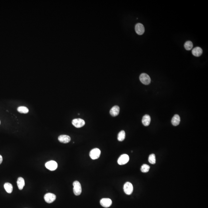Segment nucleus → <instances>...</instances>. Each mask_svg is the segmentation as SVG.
I'll return each mask as SVG.
<instances>
[{
	"label": "nucleus",
	"instance_id": "f257e3e1",
	"mask_svg": "<svg viewBox=\"0 0 208 208\" xmlns=\"http://www.w3.org/2000/svg\"><path fill=\"white\" fill-rule=\"evenodd\" d=\"M73 192L76 196H79L82 192L81 184L78 181H75L73 183Z\"/></svg>",
	"mask_w": 208,
	"mask_h": 208
},
{
	"label": "nucleus",
	"instance_id": "f03ea898",
	"mask_svg": "<svg viewBox=\"0 0 208 208\" xmlns=\"http://www.w3.org/2000/svg\"><path fill=\"white\" fill-rule=\"evenodd\" d=\"M101 151L98 148H95L91 151L90 153V156L92 160L98 159L101 155Z\"/></svg>",
	"mask_w": 208,
	"mask_h": 208
},
{
	"label": "nucleus",
	"instance_id": "7ed1b4c3",
	"mask_svg": "<svg viewBox=\"0 0 208 208\" xmlns=\"http://www.w3.org/2000/svg\"><path fill=\"white\" fill-rule=\"evenodd\" d=\"M140 81L143 84L148 85L150 83L151 78L146 73H142L139 76Z\"/></svg>",
	"mask_w": 208,
	"mask_h": 208
},
{
	"label": "nucleus",
	"instance_id": "20e7f679",
	"mask_svg": "<svg viewBox=\"0 0 208 208\" xmlns=\"http://www.w3.org/2000/svg\"><path fill=\"white\" fill-rule=\"evenodd\" d=\"M46 168L51 171L55 170L58 168V165L57 163L55 161L51 160L47 162L45 164Z\"/></svg>",
	"mask_w": 208,
	"mask_h": 208
},
{
	"label": "nucleus",
	"instance_id": "39448f33",
	"mask_svg": "<svg viewBox=\"0 0 208 208\" xmlns=\"http://www.w3.org/2000/svg\"><path fill=\"white\" fill-rule=\"evenodd\" d=\"M123 189L126 194L128 195H131L133 193V185L130 182H126L123 186Z\"/></svg>",
	"mask_w": 208,
	"mask_h": 208
},
{
	"label": "nucleus",
	"instance_id": "423d86ee",
	"mask_svg": "<svg viewBox=\"0 0 208 208\" xmlns=\"http://www.w3.org/2000/svg\"><path fill=\"white\" fill-rule=\"evenodd\" d=\"M72 125L77 128H80L84 125L85 121L81 118L75 119L72 122Z\"/></svg>",
	"mask_w": 208,
	"mask_h": 208
},
{
	"label": "nucleus",
	"instance_id": "0eeeda50",
	"mask_svg": "<svg viewBox=\"0 0 208 208\" xmlns=\"http://www.w3.org/2000/svg\"><path fill=\"white\" fill-rule=\"evenodd\" d=\"M129 157L126 154L122 155L118 160V164L119 165H124L127 163L129 161Z\"/></svg>",
	"mask_w": 208,
	"mask_h": 208
},
{
	"label": "nucleus",
	"instance_id": "6e6552de",
	"mask_svg": "<svg viewBox=\"0 0 208 208\" xmlns=\"http://www.w3.org/2000/svg\"><path fill=\"white\" fill-rule=\"evenodd\" d=\"M56 196L55 194L52 193H47L44 196V199L47 203L50 204L55 200Z\"/></svg>",
	"mask_w": 208,
	"mask_h": 208
},
{
	"label": "nucleus",
	"instance_id": "1a4fd4ad",
	"mask_svg": "<svg viewBox=\"0 0 208 208\" xmlns=\"http://www.w3.org/2000/svg\"><path fill=\"white\" fill-rule=\"evenodd\" d=\"M100 203L102 207L108 208L111 206L112 202L110 198H103L100 200Z\"/></svg>",
	"mask_w": 208,
	"mask_h": 208
},
{
	"label": "nucleus",
	"instance_id": "9d476101",
	"mask_svg": "<svg viewBox=\"0 0 208 208\" xmlns=\"http://www.w3.org/2000/svg\"><path fill=\"white\" fill-rule=\"evenodd\" d=\"M135 31L138 35H142L145 32V28L142 24L137 23L135 25Z\"/></svg>",
	"mask_w": 208,
	"mask_h": 208
},
{
	"label": "nucleus",
	"instance_id": "9b49d317",
	"mask_svg": "<svg viewBox=\"0 0 208 208\" xmlns=\"http://www.w3.org/2000/svg\"><path fill=\"white\" fill-rule=\"evenodd\" d=\"M58 140L60 142L63 143H67L71 141V138L67 135H61L58 137Z\"/></svg>",
	"mask_w": 208,
	"mask_h": 208
},
{
	"label": "nucleus",
	"instance_id": "f8f14e48",
	"mask_svg": "<svg viewBox=\"0 0 208 208\" xmlns=\"http://www.w3.org/2000/svg\"><path fill=\"white\" fill-rule=\"evenodd\" d=\"M202 53H203V50L200 47H196L192 51L193 55L196 57H199L202 55Z\"/></svg>",
	"mask_w": 208,
	"mask_h": 208
},
{
	"label": "nucleus",
	"instance_id": "ddd939ff",
	"mask_svg": "<svg viewBox=\"0 0 208 208\" xmlns=\"http://www.w3.org/2000/svg\"><path fill=\"white\" fill-rule=\"evenodd\" d=\"M120 108L118 106H114L110 110V114L113 116H116L118 115Z\"/></svg>",
	"mask_w": 208,
	"mask_h": 208
},
{
	"label": "nucleus",
	"instance_id": "4468645a",
	"mask_svg": "<svg viewBox=\"0 0 208 208\" xmlns=\"http://www.w3.org/2000/svg\"><path fill=\"white\" fill-rule=\"evenodd\" d=\"M151 122L150 116L148 115H144L142 119V122L145 126H148L150 124Z\"/></svg>",
	"mask_w": 208,
	"mask_h": 208
},
{
	"label": "nucleus",
	"instance_id": "2eb2a0df",
	"mask_svg": "<svg viewBox=\"0 0 208 208\" xmlns=\"http://www.w3.org/2000/svg\"><path fill=\"white\" fill-rule=\"evenodd\" d=\"M180 118L178 115H175L172 119V123L174 126H177L180 124Z\"/></svg>",
	"mask_w": 208,
	"mask_h": 208
},
{
	"label": "nucleus",
	"instance_id": "dca6fc26",
	"mask_svg": "<svg viewBox=\"0 0 208 208\" xmlns=\"http://www.w3.org/2000/svg\"><path fill=\"white\" fill-rule=\"evenodd\" d=\"M17 184L19 189L22 190L25 185L24 180L23 178L21 177L18 178L17 180Z\"/></svg>",
	"mask_w": 208,
	"mask_h": 208
},
{
	"label": "nucleus",
	"instance_id": "f3484780",
	"mask_svg": "<svg viewBox=\"0 0 208 208\" xmlns=\"http://www.w3.org/2000/svg\"><path fill=\"white\" fill-rule=\"evenodd\" d=\"M4 187L6 192L9 193H11L13 190V186L9 183H6L4 185Z\"/></svg>",
	"mask_w": 208,
	"mask_h": 208
},
{
	"label": "nucleus",
	"instance_id": "a211bd4d",
	"mask_svg": "<svg viewBox=\"0 0 208 208\" xmlns=\"http://www.w3.org/2000/svg\"><path fill=\"white\" fill-rule=\"evenodd\" d=\"M125 138V132L124 131H121L119 133L118 135V140L120 142L123 141Z\"/></svg>",
	"mask_w": 208,
	"mask_h": 208
},
{
	"label": "nucleus",
	"instance_id": "6ab92c4d",
	"mask_svg": "<svg viewBox=\"0 0 208 208\" xmlns=\"http://www.w3.org/2000/svg\"><path fill=\"white\" fill-rule=\"evenodd\" d=\"M17 111L21 113L26 114L29 112V109L25 106H19L17 108Z\"/></svg>",
	"mask_w": 208,
	"mask_h": 208
},
{
	"label": "nucleus",
	"instance_id": "aec40b11",
	"mask_svg": "<svg viewBox=\"0 0 208 208\" xmlns=\"http://www.w3.org/2000/svg\"><path fill=\"white\" fill-rule=\"evenodd\" d=\"M193 47L192 43L190 41H187L185 43L184 47L186 50H190Z\"/></svg>",
	"mask_w": 208,
	"mask_h": 208
},
{
	"label": "nucleus",
	"instance_id": "412c9836",
	"mask_svg": "<svg viewBox=\"0 0 208 208\" xmlns=\"http://www.w3.org/2000/svg\"><path fill=\"white\" fill-rule=\"evenodd\" d=\"M150 166L146 164H143L142 165L141 168V170L142 172L147 173L149 171Z\"/></svg>",
	"mask_w": 208,
	"mask_h": 208
},
{
	"label": "nucleus",
	"instance_id": "4be33fe9",
	"mask_svg": "<svg viewBox=\"0 0 208 208\" xmlns=\"http://www.w3.org/2000/svg\"><path fill=\"white\" fill-rule=\"evenodd\" d=\"M149 161L151 164H155L156 163V157L154 154H151L149 158Z\"/></svg>",
	"mask_w": 208,
	"mask_h": 208
},
{
	"label": "nucleus",
	"instance_id": "5701e85b",
	"mask_svg": "<svg viewBox=\"0 0 208 208\" xmlns=\"http://www.w3.org/2000/svg\"><path fill=\"white\" fill-rule=\"evenodd\" d=\"M2 160H3V158H2V156L0 155V165H1L2 163Z\"/></svg>",
	"mask_w": 208,
	"mask_h": 208
},
{
	"label": "nucleus",
	"instance_id": "b1692460",
	"mask_svg": "<svg viewBox=\"0 0 208 208\" xmlns=\"http://www.w3.org/2000/svg\"><path fill=\"white\" fill-rule=\"evenodd\" d=\"M1 121H0V125H1Z\"/></svg>",
	"mask_w": 208,
	"mask_h": 208
}]
</instances>
